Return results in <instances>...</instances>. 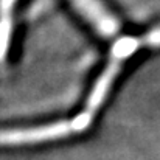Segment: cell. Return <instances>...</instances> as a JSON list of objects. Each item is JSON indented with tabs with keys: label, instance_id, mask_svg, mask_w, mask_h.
Masks as SVG:
<instances>
[{
	"label": "cell",
	"instance_id": "obj_5",
	"mask_svg": "<svg viewBox=\"0 0 160 160\" xmlns=\"http://www.w3.org/2000/svg\"><path fill=\"white\" fill-rule=\"evenodd\" d=\"M16 3H17V0H0V17L9 16V12L14 8Z\"/></svg>",
	"mask_w": 160,
	"mask_h": 160
},
{
	"label": "cell",
	"instance_id": "obj_3",
	"mask_svg": "<svg viewBox=\"0 0 160 160\" xmlns=\"http://www.w3.org/2000/svg\"><path fill=\"white\" fill-rule=\"evenodd\" d=\"M81 20L101 39H115L120 34L121 22L104 0H67Z\"/></svg>",
	"mask_w": 160,
	"mask_h": 160
},
{
	"label": "cell",
	"instance_id": "obj_1",
	"mask_svg": "<svg viewBox=\"0 0 160 160\" xmlns=\"http://www.w3.org/2000/svg\"><path fill=\"white\" fill-rule=\"evenodd\" d=\"M95 117L87 110H81L73 117L58 121L23 126H3L0 128V148H19L34 146L41 143H50L78 135L87 131Z\"/></svg>",
	"mask_w": 160,
	"mask_h": 160
},
{
	"label": "cell",
	"instance_id": "obj_4",
	"mask_svg": "<svg viewBox=\"0 0 160 160\" xmlns=\"http://www.w3.org/2000/svg\"><path fill=\"white\" fill-rule=\"evenodd\" d=\"M11 33H12L11 16H2L0 17V62L5 59V56L9 50Z\"/></svg>",
	"mask_w": 160,
	"mask_h": 160
},
{
	"label": "cell",
	"instance_id": "obj_2",
	"mask_svg": "<svg viewBox=\"0 0 160 160\" xmlns=\"http://www.w3.org/2000/svg\"><path fill=\"white\" fill-rule=\"evenodd\" d=\"M157 36H160V31L152 33L146 38H121L115 42L104 67L101 68V72L98 73V76L95 78V81L89 90L84 110H87L89 113L97 117V113L100 112V109L109 98L110 90L113 89L118 76L121 75V72L124 68V62L131 56H134L143 45L157 44L159 42Z\"/></svg>",
	"mask_w": 160,
	"mask_h": 160
}]
</instances>
